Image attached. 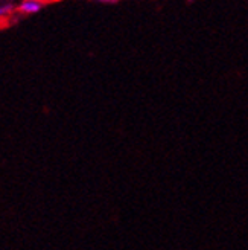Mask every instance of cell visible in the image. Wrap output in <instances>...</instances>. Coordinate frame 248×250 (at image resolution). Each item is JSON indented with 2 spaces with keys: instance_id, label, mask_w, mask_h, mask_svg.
Returning <instances> with one entry per match:
<instances>
[{
  "instance_id": "4",
  "label": "cell",
  "mask_w": 248,
  "mask_h": 250,
  "mask_svg": "<svg viewBox=\"0 0 248 250\" xmlns=\"http://www.w3.org/2000/svg\"><path fill=\"white\" fill-rule=\"evenodd\" d=\"M189 2H193V0H189Z\"/></svg>"
},
{
  "instance_id": "3",
  "label": "cell",
  "mask_w": 248,
  "mask_h": 250,
  "mask_svg": "<svg viewBox=\"0 0 248 250\" xmlns=\"http://www.w3.org/2000/svg\"><path fill=\"white\" fill-rule=\"evenodd\" d=\"M95 2H101V3H116V0H95Z\"/></svg>"
},
{
  "instance_id": "1",
  "label": "cell",
  "mask_w": 248,
  "mask_h": 250,
  "mask_svg": "<svg viewBox=\"0 0 248 250\" xmlns=\"http://www.w3.org/2000/svg\"><path fill=\"white\" fill-rule=\"evenodd\" d=\"M46 0H19L16 5V12L20 16H34L44 8Z\"/></svg>"
},
{
  "instance_id": "2",
  "label": "cell",
  "mask_w": 248,
  "mask_h": 250,
  "mask_svg": "<svg viewBox=\"0 0 248 250\" xmlns=\"http://www.w3.org/2000/svg\"><path fill=\"white\" fill-rule=\"evenodd\" d=\"M17 14L16 12V5L9 2V0H6V2L0 3V24L8 21L9 19H12V16Z\"/></svg>"
}]
</instances>
